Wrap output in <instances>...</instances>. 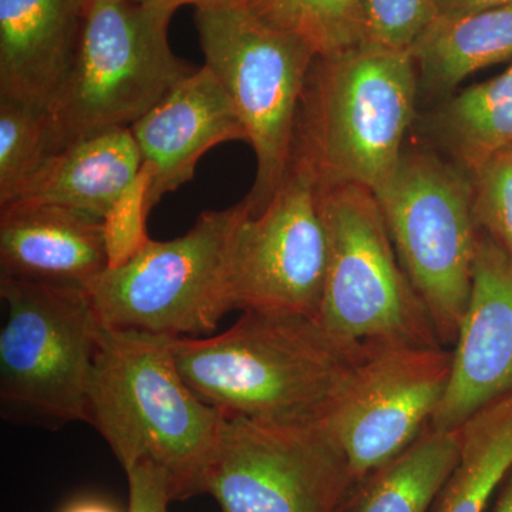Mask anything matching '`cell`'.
<instances>
[{
  "mask_svg": "<svg viewBox=\"0 0 512 512\" xmlns=\"http://www.w3.org/2000/svg\"><path fill=\"white\" fill-rule=\"evenodd\" d=\"M173 338L101 326L87 423L124 470L153 463L167 474L173 501H183L202 494L225 417L181 376Z\"/></svg>",
  "mask_w": 512,
  "mask_h": 512,
  "instance_id": "cell-1",
  "label": "cell"
},
{
  "mask_svg": "<svg viewBox=\"0 0 512 512\" xmlns=\"http://www.w3.org/2000/svg\"><path fill=\"white\" fill-rule=\"evenodd\" d=\"M107 268L103 221L52 205L0 208V276L84 289Z\"/></svg>",
  "mask_w": 512,
  "mask_h": 512,
  "instance_id": "cell-16",
  "label": "cell"
},
{
  "mask_svg": "<svg viewBox=\"0 0 512 512\" xmlns=\"http://www.w3.org/2000/svg\"><path fill=\"white\" fill-rule=\"evenodd\" d=\"M150 183V171L141 164L136 178L124 188L104 217V247L109 269L128 264L151 241L147 234Z\"/></svg>",
  "mask_w": 512,
  "mask_h": 512,
  "instance_id": "cell-26",
  "label": "cell"
},
{
  "mask_svg": "<svg viewBox=\"0 0 512 512\" xmlns=\"http://www.w3.org/2000/svg\"><path fill=\"white\" fill-rule=\"evenodd\" d=\"M141 164L130 127L101 131L50 154L18 195L2 207L52 205L103 221Z\"/></svg>",
  "mask_w": 512,
  "mask_h": 512,
  "instance_id": "cell-17",
  "label": "cell"
},
{
  "mask_svg": "<svg viewBox=\"0 0 512 512\" xmlns=\"http://www.w3.org/2000/svg\"><path fill=\"white\" fill-rule=\"evenodd\" d=\"M175 10L90 0L76 56L47 110L50 154L101 131L133 126L197 72L168 42Z\"/></svg>",
  "mask_w": 512,
  "mask_h": 512,
  "instance_id": "cell-4",
  "label": "cell"
},
{
  "mask_svg": "<svg viewBox=\"0 0 512 512\" xmlns=\"http://www.w3.org/2000/svg\"><path fill=\"white\" fill-rule=\"evenodd\" d=\"M460 458L434 512H485L512 471V392L485 404L460 426Z\"/></svg>",
  "mask_w": 512,
  "mask_h": 512,
  "instance_id": "cell-20",
  "label": "cell"
},
{
  "mask_svg": "<svg viewBox=\"0 0 512 512\" xmlns=\"http://www.w3.org/2000/svg\"><path fill=\"white\" fill-rule=\"evenodd\" d=\"M493 512H512V471L507 480L504 481Z\"/></svg>",
  "mask_w": 512,
  "mask_h": 512,
  "instance_id": "cell-30",
  "label": "cell"
},
{
  "mask_svg": "<svg viewBox=\"0 0 512 512\" xmlns=\"http://www.w3.org/2000/svg\"><path fill=\"white\" fill-rule=\"evenodd\" d=\"M49 156L47 111L0 99V207L18 195Z\"/></svg>",
  "mask_w": 512,
  "mask_h": 512,
  "instance_id": "cell-23",
  "label": "cell"
},
{
  "mask_svg": "<svg viewBox=\"0 0 512 512\" xmlns=\"http://www.w3.org/2000/svg\"><path fill=\"white\" fill-rule=\"evenodd\" d=\"M151 175L148 210L194 177L205 153L227 141H248L224 87L207 66L174 87L130 127Z\"/></svg>",
  "mask_w": 512,
  "mask_h": 512,
  "instance_id": "cell-14",
  "label": "cell"
},
{
  "mask_svg": "<svg viewBox=\"0 0 512 512\" xmlns=\"http://www.w3.org/2000/svg\"><path fill=\"white\" fill-rule=\"evenodd\" d=\"M137 5L165 6V8L178 9L184 5H191V0H126Z\"/></svg>",
  "mask_w": 512,
  "mask_h": 512,
  "instance_id": "cell-31",
  "label": "cell"
},
{
  "mask_svg": "<svg viewBox=\"0 0 512 512\" xmlns=\"http://www.w3.org/2000/svg\"><path fill=\"white\" fill-rule=\"evenodd\" d=\"M256 16L325 56L359 45V0H248Z\"/></svg>",
  "mask_w": 512,
  "mask_h": 512,
  "instance_id": "cell-22",
  "label": "cell"
},
{
  "mask_svg": "<svg viewBox=\"0 0 512 512\" xmlns=\"http://www.w3.org/2000/svg\"><path fill=\"white\" fill-rule=\"evenodd\" d=\"M241 201L204 211L171 241H154L120 268L101 272L84 288L103 328L134 329L175 338H202L229 312V258Z\"/></svg>",
  "mask_w": 512,
  "mask_h": 512,
  "instance_id": "cell-8",
  "label": "cell"
},
{
  "mask_svg": "<svg viewBox=\"0 0 512 512\" xmlns=\"http://www.w3.org/2000/svg\"><path fill=\"white\" fill-rule=\"evenodd\" d=\"M434 136L467 171L512 147V64L450 97L431 121Z\"/></svg>",
  "mask_w": 512,
  "mask_h": 512,
  "instance_id": "cell-21",
  "label": "cell"
},
{
  "mask_svg": "<svg viewBox=\"0 0 512 512\" xmlns=\"http://www.w3.org/2000/svg\"><path fill=\"white\" fill-rule=\"evenodd\" d=\"M328 265L318 320L356 345L443 346L394 249L375 192L318 188Z\"/></svg>",
  "mask_w": 512,
  "mask_h": 512,
  "instance_id": "cell-7",
  "label": "cell"
},
{
  "mask_svg": "<svg viewBox=\"0 0 512 512\" xmlns=\"http://www.w3.org/2000/svg\"><path fill=\"white\" fill-rule=\"evenodd\" d=\"M195 25L205 66L227 92L254 150L255 181L245 201L258 214L291 167L303 87L318 55L248 5L197 8Z\"/></svg>",
  "mask_w": 512,
  "mask_h": 512,
  "instance_id": "cell-6",
  "label": "cell"
},
{
  "mask_svg": "<svg viewBox=\"0 0 512 512\" xmlns=\"http://www.w3.org/2000/svg\"><path fill=\"white\" fill-rule=\"evenodd\" d=\"M356 480L320 419H225L202 494L222 512H342Z\"/></svg>",
  "mask_w": 512,
  "mask_h": 512,
  "instance_id": "cell-10",
  "label": "cell"
},
{
  "mask_svg": "<svg viewBox=\"0 0 512 512\" xmlns=\"http://www.w3.org/2000/svg\"><path fill=\"white\" fill-rule=\"evenodd\" d=\"M328 241L311 171L292 161L268 205L239 222L229 258L231 311L288 313L318 319Z\"/></svg>",
  "mask_w": 512,
  "mask_h": 512,
  "instance_id": "cell-12",
  "label": "cell"
},
{
  "mask_svg": "<svg viewBox=\"0 0 512 512\" xmlns=\"http://www.w3.org/2000/svg\"><path fill=\"white\" fill-rule=\"evenodd\" d=\"M450 384L431 426L456 429L512 392V262L480 231L473 286L453 345Z\"/></svg>",
  "mask_w": 512,
  "mask_h": 512,
  "instance_id": "cell-13",
  "label": "cell"
},
{
  "mask_svg": "<svg viewBox=\"0 0 512 512\" xmlns=\"http://www.w3.org/2000/svg\"><path fill=\"white\" fill-rule=\"evenodd\" d=\"M376 197L441 345H454L470 301L480 235L470 178L426 151L404 150L396 174Z\"/></svg>",
  "mask_w": 512,
  "mask_h": 512,
  "instance_id": "cell-9",
  "label": "cell"
},
{
  "mask_svg": "<svg viewBox=\"0 0 512 512\" xmlns=\"http://www.w3.org/2000/svg\"><path fill=\"white\" fill-rule=\"evenodd\" d=\"M175 363L225 417L320 419L369 345L335 338L302 315L242 312L224 333L173 338Z\"/></svg>",
  "mask_w": 512,
  "mask_h": 512,
  "instance_id": "cell-2",
  "label": "cell"
},
{
  "mask_svg": "<svg viewBox=\"0 0 512 512\" xmlns=\"http://www.w3.org/2000/svg\"><path fill=\"white\" fill-rule=\"evenodd\" d=\"M90 0H0V99L49 110L76 56Z\"/></svg>",
  "mask_w": 512,
  "mask_h": 512,
  "instance_id": "cell-15",
  "label": "cell"
},
{
  "mask_svg": "<svg viewBox=\"0 0 512 512\" xmlns=\"http://www.w3.org/2000/svg\"><path fill=\"white\" fill-rule=\"evenodd\" d=\"M419 84L412 50L359 43L316 56L296 117L292 161L311 171L318 188L353 184L379 194L402 161Z\"/></svg>",
  "mask_w": 512,
  "mask_h": 512,
  "instance_id": "cell-3",
  "label": "cell"
},
{
  "mask_svg": "<svg viewBox=\"0 0 512 512\" xmlns=\"http://www.w3.org/2000/svg\"><path fill=\"white\" fill-rule=\"evenodd\" d=\"M453 370L444 346L369 345L320 416L356 484L406 450L439 410Z\"/></svg>",
  "mask_w": 512,
  "mask_h": 512,
  "instance_id": "cell-11",
  "label": "cell"
},
{
  "mask_svg": "<svg viewBox=\"0 0 512 512\" xmlns=\"http://www.w3.org/2000/svg\"><path fill=\"white\" fill-rule=\"evenodd\" d=\"M248 0H191V5L195 8H204V6H229V5H247Z\"/></svg>",
  "mask_w": 512,
  "mask_h": 512,
  "instance_id": "cell-32",
  "label": "cell"
},
{
  "mask_svg": "<svg viewBox=\"0 0 512 512\" xmlns=\"http://www.w3.org/2000/svg\"><path fill=\"white\" fill-rule=\"evenodd\" d=\"M128 478L127 512H168L171 497L170 480L153 463H138L126 470Z\"/></svg>",
  "mask_w": 512,
  "mask_h": 512,
  "instance_id": "cell-27",
  "label": "cell"
},
{
  "mask_svg": "<svg viewBox=\"0 0 512 512\" xmlns=\"http://www.w3.org/2000/svg\"><path fill=\"white\" fill-rule=\"evenodd\" d=\"M468 175L478 229L512 262V147L488 158Z\"/></svg>",
  "mask_w": 512,
  "mask_h": 512,
  "instance_id": "cell-24",
  "label": "cell"
},
{
  "mask_svg": "<svg viewBox=\"0 0 512 512\" xmlns=\"http://www.w3.org/2000/svg\"><path fill=\"white\" fill-rule=\"evenodd\" d=\"M461 433L426 427L406 450L359 481L342 512H427L460 458Z\"/></svg>",
  "mask_w": 512,
  "mask_h": 512,
  "instance_id": "cell-18",
  "label": "cell"
},
{
  "mask_svg": "<svg viewBox=\"0 0 512 512\" xmlns=\"http://www.w3.org/2000/svg\"><path fill=\"white\" fill-rule=\"evenodd\" d=\"M439 16L437 0H359L363 43L412 50Z\"/></svg>",
  "mask_w": 512,
  "mask_h": 512,
  "instance_id": "cell-25",
  "label": "cell"
},
{
  "mask_svg": "<svg viewBox=\"0 0 512 512\" xmlns=\"http://www.w3.org/2000/svg\"><path fill=\"white\" fill-rule=\"evenodd\" d=\"M512 6V0H437V18L468 15V13L483 12V10L505 8Z\"/></svg>",
  "mask_w": 512,
  "mask_h": 512,
  "instance_id": "cell-28",
  "label": "cell"
},
{
  "mask_svg": "<svg viewBox=\"0 0 512 512\" xmlns=\"http://www.w3.org/2000/svg\"><path fill=\"white\" fill-rule=\"evenodd\" d=\"M62 512H119L107 501L100 498L83 497L67 504Z\"/></svg>",
  "mask_w": 512,
  "mask_h": 512,
  "instance_id": "cell-29",
  "label": "cell"
},
{
  "mask_svg": "<svg viewBox=\"0 0 512 512\" xmlns=\"http://www.w3.org/2000/svg\"><path fill=\"white\" fill-rule=\"evenodd\" d=\"M3 419L60 429L89 419L101 325L83 288L0 276Z\"/></svg>",
  "mask_w": 512,
  "mask_h": 512,
  "instance_id": "cell-5",
  "label": "cell"
},
{
  "mask_svg": "<svg viewBox=\"0 0 512 512\" xmlns=\"http://www.w3.org/2000/svg\"><path fill=\"white\" fill-rule=\"evenodd\" d=\"M419 83L447 94L470 74L512 57V6L437 18L413 46Z\"/></svg>",
  "mask_w": 512,
  "mask_h": 512,
  "instance_id": "cell-19",
  "label": "cell"
}]
</instances>
